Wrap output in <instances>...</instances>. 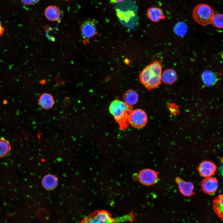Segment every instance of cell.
I'll use <instances>...</instances> for the list:
<instances>
[{"label": "cell", "mask_w": 223, "mask_h": 223, "mask_svg": "<svg viewBox=\"0 0 223 223\" xmlns=\"http://www.w3.org/2000/svg\"><path fill=\"white\" fill-rule=\"evenodd\" d=\"M176 34L180 36H183L186 34L187 31V27L186 24L182 21L178 22L174 28Z\"/></svg>", "instance_id": "obj_20"}, {"label": "cell", "mask_w": 223, "mask_h": 223, "mask_svg": "<svg viewBox=\"0 0 223 223\" xmlns=\"http://www.w3.org/2000/svg\"><path fill=\"white\" fill-rule=\"evenodd\" d=\"M128 121L133 127L141 128L144 127L147 121V117L146 112L140 109L132 110L128 118Z\"/></svg>", "instance_id": "obj_5"}, {"label": "cell", "mask_w": 223, "mask_h": 223, "mask_svg": "<svg viewBox=\"0 0 223 223\" xmlns=\"http://www.w3.org/2000/svg\"><path fill=\"white\" fill-rule=\"evenodd\" d=\"M223 15L220 14L214 15L211 22L213 26L219 28H223Z\"/></svg>", "instance_id": "obj_21"}, {"label": "cell", "mask_w": 223, "mask_h": 223, "mask_svg": "<svg viewBox=\"0 0 223 223\" xmlns=\"http://www.w3.org/2000/svg\"><path fill=\"white\" fill-rule=\"evenodd\" d=\"M109 110L119 124L121 129L124 130L127 129L129 124L128 118L133 110L132 106H129L120 100H115L111 103Z\"/></svg>", "instance_id": "obj_2"}, {"label": "cell", "mask_w": 223, "mask_h": 223, "mask_svg": "<svg viewBox=\"0 0 223 223\" xmlns=\"http://www.w3.org/2000/svg\"><path fill=\"white\" fill-rule=\"evenodd\" d=\"M223 195H220L216 197L213 201V208L219 217L223 218Z\"/></svg>", "instance_id": "obj_18"}, {"label": "cell", "mask_w": 223, "mask_h": 223, "mask_svg": "<svg viewBox=\"0 0 223 223\" xmlns=\"http://www.w3.org/2000/svg\"><path fill=\"white\" fill-rule=\"evenodd\" d=\"M10 150L11 146L9 142L4 138H0V158L6 156Z\"/></svg>", "instance_id": "obj_19"}, {"label": "cell", "mask_w": 223, "mask_h": 223, "mask_svg": "<svg viewBox=\"0 0 223 223\" xmlns=\"http://www.w3.org/2000/svg\"><path fill=\"white\" fill-rule=\"evenodd\" d=\"M202 78L204 84L208 86H210L215 84L217 81L215 75L209 70H206L203 72L202 74Z\"/></svg>", "instance_id": "obj_16"}, {"label": "cell", "mask_w": 223, "mask_h": 223, "mask_svg": "<svg viewBox=\"0 0 223 223\" xmlns=\"http://www.w3.org/2000/svg\"><path fill=\"white\" fill-rule=\"evenodd\" d=\"M45 15L48 20L55 21L59 19L61 13L59 9L57 7L50 6L45 9Z\"/></svg>", "instance_id": "obj_13"}, {"label": "cell", "mask_w": 223, "mask_h": 223, "mask_svg": "<svg viewBox=\"0 0 223 223\" xmlns=\"http://www.w3.org/2000/svg\"><path fill=\"white\" fill-rule=\"evenodd\" d=\"M123 98L125 103L129 106H132L137 102L138 95L135 90H129L124 93Z\"/></svg>", "instance_id": "obj_14"}, {"label": "cell", "mask_w": 223, "mask_h": 223, "mask_svg": "<svg viewBox=\"0 0 223 223\" xmlns=\"http://www.w3.org/2000/svg\"><path fill=\"white\" fill-rule=\"evenodd\" d=\"M124 0H110V2L112 3H115L123 2Z\"/></svg>", "instance_id": "obj_24"}, {"label": "cell", "mask_w": 223, "mask_h": 223, "mask_svg": "<svg viewBox=\"0 0 223 223\" xmlns=\"http://www.w3.org/2000/svg\"><path fill=\"white\" fill-rule=\"evenodd\" d=\"M81 30L85 38L89 39L93 37L96 33L95 22L92 20L86 21L82 24Z\"/></svg>", "instance_id": "obj_9"}, {"label": "cell", "mask_w": 223, "mask_h": 223, "mask_svg": "<svg viewBox=\"0 0 223 223\" xmlns=\"http://www.w3.org/2000/svg\"><path fill=\"white\" fill-rule=\"evenodd\" d=\"M177 78L176 71L172 69L165 70L161 75V81L164 83L168 85L173 84L176 81Z\"/></svg>", "instance_id": "obj_12"}, {"label": "cell", "mask_w": 223, "mask_h": 223, "mask_svg": "<svg viewBox=\"0 0 223 223\" xmlns=\"http://www.w3.org/2000/svg\"><path fill=\"white\" fill-rule=\"evenodd\" d=\"M24 4L27 5H32L37 3L39 0H21Z\"/></svg>", "instance_id": "obj_22"}, {"label": "cell", "mask_w": 223, "mask_h": 223, "mask_svg": "<svg viewBox=\"0 0 223 223\" xmlns=\"http://www.w3.org/2000/svg\"><path fill=\"white\" fill-rule=\"evenodd\" d=\"M125 221L124 216L113 218L104 210L97 211L85 217L80 223H114Z\"/></svg>", "instance_id": "obj_4"}, {"label": "cell", "mask_w": 223, "mask_h": 223, "mask_svg": "<svg viewBox=\"0 0 223 223\" xmlns=\"http://www.w3.org/2000/svg\"><path fill=\"white\" fill-rule=\"evenodd\" d=\"M201 186L203 191L208 194L215 193L218 187V182L215 178L211 177H206L202 181Z\"/></svg>", "instance_id": "obj_8"}, {"label": "cell", "mask_w": 223, "mask_h": 223, "mask_svg": "<svg viewBox=\"0 0 223 223\" xmlns=\"http://www.w3.org/2000/svg\"><path fill=\"white\" fill-rule=\"evenodd\" d=\"M161 64L156 61L143 69L139 75V80L147 89H154L161 83Z\"/></svg>", "instance_id": "obj_1"}, {"label": "cell", "mask_w": 223, "mask_h": 223, "mask_svg": "<svg viewBox=\"0 0 223 223\" xmlns=\"http://www.w3.org/2000/svg\"></svg>", "instance_id": "obj_25"}, {"label": "cell", "mask_w": 223, "mask_h": 223, "mask_svg": "<svg viewBox=\"0 0 223 223\" xmlns=\"http://www.w3.org/2000/svg\"><path fill=\"white\" fill-rule=\"evenodd\" d=\"M4 31V28L2 26L0 21V37L3 34Z\"/></svg>", "instance_id": "obj_23"}, {"label": "cell", "mask_w": 223, "mask_h": 223, "mask_svg": "<svg viewBox=\"0 0 223 223\" xmlns=\"http://www.w3.org/2000/svg\"><path fill=\"white\" fill-rule=\"evenodd\" d=\"M42 182L44 187L48 190H52L55 188L58 183L56 177L55 176L50 174L44 176Z\"/></svg>", "instance_id": "obj_15"}, {"label": "cell", "mask_w": 223, "mask_h": 223, "mask_svg": "<svg viewBox=\"0 0 223 223\" xmlns=\"http://www.w3.org/2000/svg\"><path fill=\"white\" fill-rule=\"evenodd\" d=\"M175 181L180 192L184 195L190 196L195 194L193 192L194 186L192 182L186 181L179 177L176 178Z\"/></svg>", "instance_id": "obj_10"}, {"label": "cell", "mask_w": 223, "mask_h": 223, "mask_svg": "<svg viewBox=\"0 0 223 223\" xmlns=\"http://www.w3.org/2000/svg\"><path fill=\"white\" fill-rule=\"evenodd\" d=\"M41 106L44 109H49L54 104V100L52 96L48 94H44L41 95L39 99Z\"/></svg>", "instance_id": "obj_17"}, {"label": "cell", "mask_w": 223, "mask_h": 223, "mask_svg": "<svg viewBox=\"0 0 223 223\" xmlns=\"http://www.w3.org/2000/svg\"><path fill=\"white\" fill-rule=\"evenodd\" d=\"M215 15L214 10L209 5L204 3L197 5L193 12L195 20L201 25H207L211 23Z\"/></svg>", "instance_id": "obj_3"}, {"label": "cell", "mask_w": 223, "mask_h": 223, "mask_svg": "<svg viewBox=\"0 0 223 223\" xmlns=\"http://www.w3.org/2000/svg\"><path fill=\"white\" fill-rule=\"evenodd\" d=\"M138 178L141 183L144 185H152L157 180L158 173L151 169H144L139 173Z\"/></svg>", "instance_id": "obj_6"}, {"label": "cell", "mask_w": 223, "mask_h": 223, "mask_svg": "<svg viewBox=\"0 0 223 223\" xmlns=\"http://www.w3.org/2000/svg\"><path fill=\"white\" fill-rule=\"evenodd\" d=\"M216 168L214 163L208 161H204L199 164L198 170L201 176L208 177L214 175Z\"/></svg>", "instance_id": "obj_7"}, {"label": "cell", "mask_w": 223, "mask_h": 223, "mask_svg": "<svg viewBox=\"0 0 223 223\" xmlns=\"http://www.w3.org/2000/svg\"><path fill=\"white\" fill-rule=\"evenodd\" d=\"M146 15L148 18L151 21L156 22L165 18V16L160 8L153 7L148 9Z\"/></svg>", "instance_id": "obj_11"}]
</instances>
